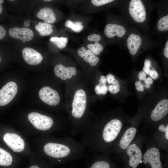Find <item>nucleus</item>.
<instances>
[{"mask_svg": "<svg viewBox=\"0 0 168 168\" xmlns=\"http://www.w3.org/2000/svg\"><path fill=\"white\" fill-rule=\"evenodd\" d=\"M122 127V122L117 119L102 124L86 123L81 133L82 143L92 151L109 154Z\"/></svg>", "mask_w": 168, "mask_h": 168, "instance_id": "obj_1", "label": "nucleus"}, {"mask_svg": "<svg viewBox=\"0 0 168 168\" xmlns=\"http://www.w3.org/2000/svg\"><path fill=\"white\" fill-rule=\"evenodd\" d=\"M85 148L82 143L71 137L66 136L57 141L46 143L43 151L53 162L62 163L84 158Z\"/></svg>", "mask_w": 168, "mask_h": 168, "instance_id": "obj_2", "label": "nucleus"}, {"mask_svg": "<svg viewBox=\"0 0 168 168\" xmlns=\"http://www.w3.org/2000/svg\"><path fill=\"white\" fill-rule=\"evenodd\" d=\"M28 118L36 128L42 131L51 129L54 125V120L51 117L36 112L29 113Z\"/></svg>", "mask_w": 168, "mask_h": 168, "instance_id": "obj_3", "label": "nucleus"}, {"mask_svg": "<svg viewBox=\"0 0 168 168\" xmlns=\"http://www.w3.org/2000/svg\"><path fill=\"white\" fill-rule=\"evenodd\" d=\"M142 162L147 168H162L159 149L155 147H150L144 154Z\"/></svg>", "mask_w": 168, "mask_h": 168, "instance_id": "obj_4", "label": "nucleus"}, {"mask_svg": "<svg viewBox=\"0 0 168 168\" xmlns=\"http://www.w3.org/2000/svg\"><path fill=\"white\" fill-rule=\"evenodd\" d=\"M128 157L127 168H137L142 162L143 155L141 149L138 143H131L126 150Z\"/></svg>", "mask_w": 168, "mask_h": 168, "instance_id": "obj_5", "label": "nucleus"}, {"mask_svg": "<svg viewBox=\"0 0 168 168\" xmlns=\"http://www.w3.org/2000/svg\"><path fill=\"white\" fill-rule=\"evenodd\" d=\"M137 131V129L135 127H130L126 129L119 141H116L113 145L111 152H117L119 149L122 151L126 150L135 138Z\"/></svg>", "mask_w": 168, "mask_h": 168, "instance_id": "obj_6", "label": "nucleus"}, {"mask_svg": "<svg viewBox=\"0 0 168 168\" xmlns=\"http://www.w3.org/2000/svg\"><path fill=\"white\" fill-rule=\"evenodd\" d=\"M128 11L130 15L135 21L142 23L146 20V12L141 0H131L129 5Z\"/></svg>", "mask_w": 168, "mask_h": 168, "instance_id": "obj_7", "label": "nucleus"}, {"mask_svg": "<svg viewBox=\"0 0 168 168\" xmlns=\"http://www.w3.org/2000/svg\"><path fill=\"white\" fill-rule=\"evenodd\" d=\"M16 84L13 82L7 83L0 90V106L7 105L14 99L17 92Z\"/></svg>", "mask_w": 168, "mask_h": 168, "instance_id": "obj_8", "label": "nucleus"}, {"mask_svg": "<svg viewBox=\"0 0 168 168\" xmlns=\"http://www.w3.org/2000/svg\"><path fill=\"white\" fill-rule=\"evenodd\" d=\"M39 95L43 102L50 106L57 105L60 100V97L57 91L49 86L41 88L39 91Z\"/></svg>", "mask_w": 168, "mask_h": 168, "instance_id": "obj_9", "label": "nucleus"}, {"mask_svg": "<svg viewBox=\"0 0 168 168\" xmlns=\"http://www.w3.org/2000/svg\"><path fill=\"white\" fill-rule=\"evenodd\" d=\"M3 139L7 145L14 152L22 151L25 147L24 140L18 134L12 133H7L3 136Z\"/></svg>", "mask_w": 168, "mask_h": 168, "instance_id": "obj_10", "label": "nucleus"}, {"mask_svg": "<svg viewBox=\"0 0 168 168\" xmlns=\"http://www.w3.org/2000/svg\"><path fill=\"white\" fill-rule=\"evenodd\" d=\"M87 168H117L109 154L96 155Z\"/></svg>", "mask_w": 168, "mask_h": 168, "instance_id": "obj_11", "label": "nucleus"}, {"mask_svg": "<svg viewBox=\"0 0 168 168\" xmlns=\"http://www.w3.org/2000/svg\"><path fill=\"white\" fill-rule=\"evenodd\" d=\"M22 54L24 60L29 65H37L43 60V56L41 54L31 48L26 47L23 48Z\"/></svg>", "mask_w": 168, "mask_h": 168, "instance_id": "obj_12", "label": "nucleus"}, {"mask_svg": "<svg viewBox=\"0 0 168 168\" xmlns=\"http://www.w3.org/2000/svg\"><path fill=\"white\" fill-rule=\"evenodd\" d=\"M9 33L12 37L25 42L31 40L34 35L31 29L26 27L12 28L9 30Z\"/></svg>", "mask_w": 168, "mask_h": 168, "instance_id": "obj_13", "label": "nucleus"}, {"mask_svg": "<svg viewBox=\"0 0 168 168\" xmlns=\"http://www.w3.org/2000/svg\"><path fill=\"white\" fill-rule=\"evenodd\" d=\"M168 113V100L164 99L158 102L151 114V119L156 122L165 117Z\"/></svg>", "mask_w": 168, "mask_h": 168, "instance_id": "obj_14", "label": "nucleus"}, {"mask_svg": "<svg viewBox=\"0 0 168 168\" xmlns=\"http://www.w3.org/2000/svg\"><path fill=\"white\" fill-rule=\"evenodd\" d=\"M54 72L55 76L62 80L70 79L77 73V70L75 67H67L60 64L55 66Z\"/></svg>", "mask_w": 168, "mask_h": 168, "instance_id": "obj_15", "label": "nucleus"}, {"mask_svg": "<svg viewBox=\"0 0 168 168\" xmlns=\"http://www.w3.org/2000/svg\"><path fill=\"white\" fill-rule=\"evenodd\" d=\"M104 33L109 38H111L116 35L119 37H122L126 33V30L124 27L120 25L109 24L105 26Z\"/></svg>", "mask_w": 168, "mask_h": 168, "instance_id": "obj_16", "label": "nucleus"}, {"mask_svg": "<svg viewBox=\"0 0 168 168\" xmlns=\"http://www.w3.org/2000/svg\"><path fill=\"white\" fill-rule=\"evenodd\" d=\"M142 38L138 35L132 33L129 35L127 39V46L131 55H133L137 53L142 44Z\"/></svg>", "mask_w": 168, "mask_h": 168, "instance_id": "obj_17", "label": "nucleus"}, {"mask_svg": "<svg viewBox=\"0 0 168 168\" xmlns=\"http://www.w3.org/2000/svg\"><path fill=\"white\" fill-rule=\"evenodd\" d=\"M36 16L49 24L54 23L56 20L55 14L53 9L46 7L40 9L36 14Z\"/></svg>", "mask_w": 168, "mask_h": 168, "instance_id": "obj_18", "label": "nucleus"}, {"mask_svg": "<svg viewBox=\"0 0 168 168\" xmlns=\"http://www.w3.org/2000/svg\"><path fill=\"white\" fill-rule=\"evenodd\" d=\"M54 26L46 22H39L35 27V29L41 36H45L51 34L53 32Z\"/></svg>", "mask_w": 168, "mask_h": 168, "instance_id": "obj_19", "label": "nucleus"}, {"mask_svg": "<svg viewBox=\"0 0 168 168\" xmlns=\"http://www.w3.org/2000/svg\"><path fill=\"white\" fill-rule=\"evenodd\" d=\"M13 161V158L8 152L0 147V166H8L11 165Z\"/></svg>", "mask_w": 168, "mask_h": 168, "instance_id": "obj_20", "label": "nucleus"}, {"mask_svg": "<svg viewBox=\"0 0 168 168\" xmlns=\"http://www.w3.org/2000/svg\"><path fill=\"white\" fill-rule=\"evenodd\" d=\"M82 58L92 66L96 65L100 61L99 58L89 49L86 50Z\"/></svg>", "mask_w": 168, "mask_h": 168, "instance_id": "obj_21", "label": "nucleus"}, {"mask_svg": "<svg viewBox=\"0 0 168 168\" xmlns=\"http://www.w3.org/2000/svg\"><path fill=\"white\" fill-rule=\"evenodd\" d=\"M65 26L77 33L80 32L83 28L82 23L79 21H72L71 20H68L66 21Z\"/></svg>", "mask_w": 168, "mask_h": 168, "instance_id": "obj_22", "label": "nucleus"}, {"mask_svg": "<svg viewBox=\"0 0 168 168\" xmlns=\"http://www.w3.org/2000/svg\"><path fill=\"white\" fill-rule=\"evenodd\" d=\"M49 41L55 44L58 48L62 49L66 46L68 40L67 38L53 37L50 39Z\"/></svg>", "mask_w": 168, "mask_h": 168, "instance_id": "obj_23", "label": "nucleus"}, {"mask_svg": "<svg viewBox=\"0 0 168 168\" xmlns=\"http://www.w3.org/2000/svg\"><path fill=\"white\" fill-rule=\"evenodd\" d=\"M157 28L161 31H164L168 30V15L161 18L157 24Z\"/></svg>", "mask_w": 168, "mask_h": 168, "instance_id": "obj_24", "label": "nucleus"}, {"mask_svg": "<svg viewBox=\"0 0 168 168\" xmlns=\"http://www.w3.org/2000/svg\"><path fill=\"white\" fill-rule=\"evenodd\" d=\"M87 47L94 54H99L103 51V47L98 42H95L94 44H90L87 45Z\"/></svg>", "mask_w": 168, "mask_h": 168, "instance_id": "obj_25", "label": "nucleus"}, {"mask_svg": "<svg viewBox=\"0 0 168 168\" xmlns=\"http://www.w3.org/2000/svg\"><path fill=\"white\" fill-rule=\"evenodd\" d=\"M151 68L152 63L151 60L148 59H145L143 68V72L146 74L149 75Z\"/></svg>", "mask_w": 168, "mask_h": 168, "instance_id": "obj_26", "label": "nucleus"}, {"mask_svg": "<svg viewBox=\"0 0 168 168\" xmlns=\"http://www.w3.org/2000/svg\"><path fill=\"white\" fill-rule=\"evenodd\" d=\"M114 1L113 0H92L91 2L94 6H98L105 5Z\"/></svg>", "mask_w": 168, "mask_h": 168, "instance_id": "obj_27", "label": "nucleus"}, {"mask_svg": "<svg viewBox=\"0 0 168 168\" xmlns=\"http://www.w3.org/2000/svg\"><path fill=\"white\" fill-rule=\"evenodd\" d=\"M108 90L112 94H115L118 93L120 91L119 83L110 85L108 86Z\"/></svg>", "mask_w": 168, "mask_h": 168, "instance_id": "obj_28", "label": "nucleus"}, {"mask_svg": "<svg viewBox=\"0 0 168 168\" xmlns=\"http://www.w3.org/2000/svg\"><path fill=\"white\" fill-rule=\"evenodd\" d=\"M106 79L109 84L114 85L119 83L118 81L116 79L114 76L110 74H109L106 75Z\"/></svg>", "mask_w": 168, "mask_h": 168, "instance_id": "obj_29", "label": "nucleus"}, {"mask_svg": "<svg viewBox=\"0 0 168 168\" xmlns=\"http://www.w3.org/2000/svg\"><path fill=\"white\" fill-rule=\"evenodd\" d=\"M87 39L89 41L99 42L101 39V37L99 34H91L88 36Z\"/></svg>", "mask_w": 168, "mask_h": 168, "instance_id": "obj_30", "label": "nucleus"}, {"mask_svg": "<svg viewBox=\"0 0 168 168\" xmlns=\"http://www.w3.org/2000/svg\"><path fill=\"white\" fill-rule=\"evenodd\" d=\"M149 75L152 78L154 79H157L158 77V74L157 72L152 67L151 68Z\"/></svg>", "mask_w": 168, "mask_h": 168, "instance_id": "obj_31", "label": "nucleus"}, {"mask_svg": "<svg viewBox=\"0 0 168 168\" xmlns=\"http://www.w3.org/2000/svg\"><path fill=\"white\" fill-rule=\"evenodd\" d=\"M135 86L138 91H144V86L140 81H136L135 83Z\"/></svg>", "mask_w": 168, "mask_h": 168, "instance_id": "obj_32", "label": "nucleus"}, {"mask_svg": "<svg viewBox=\"0 0 168 168\" xmlns=\"http://www.w3.org/2000/svg\"><path fill=\"white\" fill-rule=\"evenodd\" d=\"M138 77L140 80H145L146 78V73L143 71H140L138 74Z\"/></svg>", "mask_w": 168, "mask_h": 168, "instance_id": "obj_33", "label": "nucleus"}, {"mask_svg": "<svg viewBox=\"0 0 168 168\" xmlns=\"http://www.w3.org/2000/svg\"><path fill=\"white\" fill-rule=\"evenodd\" d=\"M6 31L3 27L0 25V40L2 39L5 36Z\"/></svg>", "mask_w": 168, "mask_h": 168, "instance_id": "obj_34", "label": "nucleus"}, {"mask_svg": "<svg viewBox=\"0 0 168 168\" xmlns=\"http://www.w3.org/2000/svg\"><path fill=\"white\" fill-rule=\"evenodd\" d=\"M107 91L108 87L106 84H103L101 86L100 91L101 94L103 95H105Z\"/></svg>", "mask_w": 168, "mask_h": 168, "instance_id": "obj_35", "label": "nucleus"}, {"mask_svg": "<svg viewBox=\"0 0 168 168\" xmlns=\"http://www.w3.org/2000/svg\"><path fill=\"white\" fill-rule=\"evenodd\" d=\"M86 51V49L84 47H82L79 49L77 51V54L79 56L82 57Z\"/></svg>", "mask_w": 168, "mask_h": 168, "instance_id": "obj_36", "label": "nucleus"}, {"mask_svg": "<svg viewBox=\"0 0 168 168\" xmlns=\"http://www.w3.org/2000/svg\"><path fill=\"white\" fill-rule=\"evenodd\" d=\"M101 86V85L99 84L96 85L95 87V91L96 94L98 95H100L101 94L100 91Z\"/></svg>", "mask_w": 168, "mask_h": 168, "instance_id": "obj_37", "label": "nucleus"}, {"mask_svg": "<svg viewBox=\"0 0 168 168\" xmlns=\"http://www.w3.org/2000/svg\"><path fill=\"white\" fill-rule=\"evenodd\" d=\"M144 82L146 84H148L150 85L153 83V81L152 78L150 77H148L145 80Z\"/></svg>", "mask_w": 168, "mask_h": 168, "instance_id": "obj_38", "label": "nucleus"}, {"mask_svg": "<svg viewBox=\"0 0 168 168\" xmlns=\"http://www.w3.org/2000/svg\"><path fill=\"white\" fill-rule=\"evenodd\" d=\"M103 84H105L106 82V78L104 76H101L100 77V80Z\"/></svg>", "mask_w": 168, "mask_h": 168, "instance_id": "obj_39", "label": "nucleus"}, {"mask_svg": "<svg viewBox=\"0 0 168 168\" xmlns=\"http://www.w3.org/2000/svg\"><path fill=\"white\" fill-rule=\"evenodd\" d=\"M31 23V21L29 20H26L24 22V25L26 27H28L30 26Z\"/></svg>", "mask_w": 168, "mask_h": 168, "instance_id": "obj_40", "label": "nucleus"}, {"mask_svg": "<svg viewBox=\"0 0 168 168\" xmlns=\"http://www.w3.org/2000/svg\"><path fill=\"white\" fill-rule=\"evenodd\" d=\"M163 54L166 58H168V48H165L164 49Z\"/></svg>", "mask_w": 168, "mask_h": 168, "instance_id": "obj_41", "label": "nucleus"}, {"mask_svg": "<svg viewBox=\"0 0 168 168\" xmlns=\"http://www.w3.org/2000/svg\"><path fill=\"white\" fill-rule=\"evenodd\" d=\"M4 2V0H0V14L1 13L2 11V7L1 5V3H2Z\"/></svg>", "mask_w": 168, "mask_h": 168, "instance_id": "obj_42", "label": "nucleus"}, {"mask_svg": "<svg viewBox=\"0 0 168 168\" xmlns=\"http://www.w3.org/2000/svg\"><path fill=\"white\" fill-rule=\"evenodd\" d=\"M29 168H40V167L36 165H32L29 167Z\"/></svg>", "mask_w": 168, "mask_h": 168, "instance_id": "obj_43", "label": "nucleus"}, {"mask_svg": "<svg viewBox=\"0 0 168 168\" xmlns=\"http://www.w3.org/2000/svg\"><path fill=\"white\" fill-rule=\"evenodd\" d=\"M144 86L147 88V89H149V88L150 87H151V86H150V85H149V84H146L145 85H144Z\"/></svg>", "mask_w": 168, "mask_h": 168, "instance_id": "obj_44", "label": "nucleus"}, {"mask_svg": "<svg viewBox=\"0 0 168 168\" xmlns=\"http://www.w3.org/2000/svg\"><path fill=\"white\" fill-rule=\"evenodd\" d=\"M165 48H168V41H167L165 45Z\"/></svg>", "mask_w": 168, "mask_h": 168, "instance_id": "obj_45", "label": "nucleus"}, {"mask_svg": "<svg viewBox=\"0 0 168 168\" xmlns=\"http://www.w3.org/2000/svg\"><path fill=\"white\" fill-rule=\"evenodd\" d=\"M44 1L46 2H50L52 1L51 0H44Z\"/></svg>", "mask_w": 168, "mask_h": 168, "instance_id": "obj_46", "label": "nucleus"}, {"mask_svg": "<svg viewBox=\"0 0 168 168\" xmlns=\"http://www.w3.org/2000/svg\"><path fill=\"white\" fill-rule=\"evenodd\" d=\"M1 61V58H0V62Z\"/></svg>", "mask_w": 168, "mask_h": 168, "instance_id": "obj_47", "label": "nucleus"}]
</instances>
